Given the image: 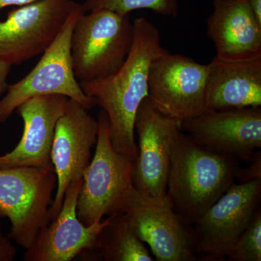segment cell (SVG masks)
<instances>
[{
	"label": "cell",
	"mask_w": 261,
	"mask_h": 261,
	"mask_svg": "<svg viewBox=\"0 0 261 261\" xmlns=\"http://www.w3.org/2000/svg\"><path fill=\"white\" fill-rule=\"evenodd\" d=\"M135 38L126 61L117 73L105 80L80 83L82 90L106 113L113 147L135 163L138 147L135 141L136 114L148 97L149 67L163 50L160 31L143 17L133 22Z\"/></svg>",
	"instance_id": "6da1fadb"
},
{
	"label": "cell",
	"mask_w": 261,
	"mask_h": 261,
	"mask_svg": "<svg viewBox=\"0 0 261 261\" xmlns=\"http://www.w3.org/2000/svg\"><path fill=\"white\" fill-rule=\"evenodd\" d=\"M238 161L196 143L178 129L173 138L166 195L192 225L233 184Z\"/></svg>",
	"instance_id": "7a4b0ae2"
},
{
	"label": "cell",
	"mask_w": 261,
	"mask_h": 261,
	"mask_svg": "<svg viewBox=\"0 0 261 261\" xmlns=\"http://www.w3.org/2000/svg\"><path fill=\"white\" fill-rule=\"evenodd\" d=\"M98 134L93 159L82 177L76 214L86 226L102 221L104 216L126 214L134 188L135 162L113 147L109 118L98 113Z\"/></svg>",
	"instance_id": "3957f363"
},
{
	"label": "cell",
	"mask_w": 261,
	"mask_h": 261,
	"mask_svg": "<svg viewBox=\"0 0 261 261\" xmlns=\"http://www.w3.org/2000/svg\"><path fill=\"white\" fill-rule=\"evenodd\" d=\"M134 38L130 14L106 9L82 12L70 42L75 79L80 83H89L114 75L126 61Z\"/></svg>",
	"instance_id": "277c9868"
},
{
	"label": "cell",
	"mask_w": 261,
	"mask_h": 261,
	"mask_svg": "<svg viewBox=\"0 0 261 261\" xmlns=\"http://www.w3.org/2000/svg\"><path fill=\"white\" fill-rule=\"evenodd\" d=\"M57 185L56 173L43 168L0 169V217L11 223L8 238L25 250L50 224L49 209Z\"/></svg>",
	"instance_id": "5b68a950"
},
{
	"label": "cell",
	"mask_w": 261,
	"mask_h": 261,
	"mask_svg": "<svg viewBox=\"0 0 261 261\" xmlns=\"http://www.w3.org/2000/svg\"><path fill=\"white\" fill-rule=\"evenodd\" d=\"M82 12V5H77L30 73L8 86L6 95L0 100V123L6 121L20 104L37 96L61 94L80 102L88 111L95 106L75 79L70 55L73 27Z\"/></svg>",
	"instance_id": "8992f818"
},
{
	"label": "cell",
	"mask_w": 261,
	"mask_h": 261,
	"mask_svg": "<svg viewBox=\"0 0 261 261\" xmlns=\"http://www.w3.org/2000/svg\"><path fill=\"white\" fill-rule=\"evenodd\" d=\"M208 65L163 48L149 67L148 97L156 108L178 122L203 114Z\"/></svg>",
	"instance_id": "52a82bcc"
},
{
	"label": "cell",
	"mask_w": 261,
	"mask_h": 261,
	"mask_svg": "<svg viewBox=\"0 0 261 261\" xmlns=\"http://www.w3.org/2000/svg\"><path fill=\"white\" fill-rule=\"evenodd\" d=\"M261 178L233 184L192 225L194 250L205 260H226L240 235L260 208Z\"/></svg>",
	"instance_id": "ba28073f"
},
{
	"label": "cell",
	"mask_w": 261,
	"mask_h": 261,
	"mask_svg": "<svg viewBox=\"0 0 261 261\" xmlns=\"http://www.w3.org/2000/svg\"><path fill=\"white\" fill-rule=\"evenodd\" d=\"M79 3L39 0L11 10L0 21V61L18 65L43 54Z\"/></svg>",
	"instance_id": "9c48e42d"
},
{
	"label": "cell",
	"mask_w": 261,
	"mask_h": 261,
	"mask_svg": "<svg viewBox=\"0 0 261 261\" xmlns=\"http://www.w3.org/2000/svg\"><path fill=\"white\" fill-rule=\"evenodd\" d=\"M139 238L150 247L159 261H195L192 225L173 208L167 197L152 198L130 192L126 212Z\"/></svg>",
	"instance_id": "30bf717a"
},
{
	"label": "cell",
	"mask_w": 261,
	"mask_h": 261,
	"mask_svg": "<svg viewBox=\"0 0 261 261\" xmlns=\"http://www.w3.org/2000/svg\"><path fill=\"white\" fill-rule=\"evenodd\" d=\"M180 126L145 98L136 114L138 154L133 173L134 187L141 195L163 199L167 192L173 141Z\"/></svg>",
	"instance_id": "8fae6325"
},
{
	"label": "cell",
	"mask_w": 261,
	"mask_h": 261,
	"mask_svg": "<svg viewBox=\"0 0 261 261\" xmlns=\"http://www.w3.org/2000/svg\"><path fill=\"white\" fill-rule=\"evenodd\" d=\"M97 134V119L80 102L69 98L64 113L57 122L51 146V161L58 185L49 209L51 221L59 214L70 184L83 177Z\"/></svg>",
	"instance_id": "7c38bea8"
},
{
	"label": "cell",
	"mask_w": 261,
	"mask_h": 261,
	"mask_svg": "<svg viewBox=\"0 0 261 261\" xmlns=\"http://www.w3.org/2000/svg\"><path fill=\"white\" fill-rule=\"evenodd\" d=\"M180 129L209 150L250 162L261 148V109L209 111L182 122Z\"/></svg>",
	"instance_id": "4fadbf2b"
},
{
	"label": "cell",
	"mask_w": 261,
	"mask_h": 261,
	"mask_svg": "<svg viewBox=\"0 0 261 261\" xmlns=\"http://www.w3.org/2000/svg\"><path fill=\"white\" fill-rule=\"evenodd\" d=\"M69 98L47 94L27 99L15 110L23 121L21 140L13 151L0 156V169L32 166L55 172L51 150L57 122Z\"/></svg>",
	"instance_id": "5bb4252c"
},
{
	"label": "cell",
	"mask_w": 261,
	"mask_h": 261,
	"mask_svg": "<svg viewBox=\"0 0 261 261\" xmlns=\"http://www.w3.org/2000/svg\"><path fill=\"white\" fill-rule=\"evenodd\" d=\"M82 182L80 178L70 184L59 214L25 250L24 261H70L93 248L110 217L89 226L79 220L76 205Z\"/></svg>",
	"instance_id": "9a60e30c"
},
{
	"label": "cell",
	"mask_w": 261,
	"mask_h": 261,
	"mask_svg": "<svg viewBox=\"0 0 261 261\" xmlns=\"http://www.w3.org/2000/svg\"><path fill=\"white\" fill-rule=\"evenodd\" d=\"M207 20V36L216 58L245 61L261 58V23L248 0H214Z\"/></svg>",
	"instance_id": "2e32d148"
},
{
	"label": "cell",
	"mask_w": 261,
	"mask_h": 261,
	"mask_svg": "<svg viewBox=\"0 0 261 261\" xmlns=\"http://www.w3.org/2000/svg\"><path fill=\"white\" fill-rule=\"evenodd\" d=\"M207 65L205 105L209 111L260 108L261 58L233 62L215 57Z\"/></svg>",
	"instance_id": "e0dca14e"
},
{
	"label": "cell",
	"mask_w": 261,
	"mask_h": 261,
	"mask_svg": "<svg viewBox=\"0 0 261 261\" xmlns=\"http://www.w3.org/2000/svg\"><path fill=\"white\" fill-rule=\"evenodd\" d=\"M93 248L82 252L87 258L105 261H152L153 257L130 224L126 214L109 216Z\"/></svg>",
	"instance_id": "ac0fdd59"
},
{
	"label": "cell",
	"mask_w": 261,
	"mask_h": 261,
	"mask_svg": "<svg viewBox=\"0 0 261 261\" xmlns=\"http://www.w3.org/2000/svg\"><path fill=\"white\" fill-rule=\"evenodd\" d=\"M82 5L84 13L106 9L120 14H130L136 10H150L164 16L176 18L179 10L178 0H86Z\"/></svg>",
	"instance_id": "d6986e66"
},
{
	"label": "cell",
	"mask_w": 261,
	"mask_h": 261,
	"mask_svg": "<svg viewBox=\"0 0 261 261\" xmlns=\"http://www.w3.org/2000/svg\"><path fill=\"white\" fill-rule=\"evenodd\" d=\"M230 261L261 260V211L240 235L226 256Z\"/></svg>",
	"instance_id": "ffe728a7"
},
{
	"label": "cell",
	"mask_w": 261,
	"mask_h": 261,
	"mask_svg": "<svg viewBox=\"0 0 261 261\" xmlns=\"http://www.w3.org/2000/svg\"><path fill=\"white\" fill-rule=\"evenodd\" d=\"M251 164L248 167L243 168L239 166L235 174V179L239 183L244 184L261 178V153L257 152L253 159L250 161Z\"/></svg>",
	"instance_id": "44dd1931"
},
{
	"label": "cell",
	"mask_w": 261,
	"mask_h": 261,
	"mask_svg": "<svg viewBox=\"0 0 261 261\" xmlns=\"http://www.w3.org/2000/svg\"><path fill=\"white\" fill-rule=\"evenodd\" d=\"M17 255V250L8 237L1 231L0 224V261H13Z\"/></svg>",
	"instance_id": "7402d4cb"
},
{
	"label": "cell",
	"mask_w": 261,
	"mask_h": 261,
	"mask_svg": "<svg viewBox=\"0 0 261 261\" xmlns=\"http://www.w3.org/2000/svg\"><path fill=\"white\" fill-rule=\"evenodd\" d=\"M12 65L0 61V95L8 88L7 79L9 75Z\"/></svg>",
	"instance_id": "603a6c76"
},
{
	"label": "cell",
	"mask_w": 261,
	"mask_h": 261,
	"mask_svg": "<svg viewBox=\"0 0 261 261\" xmlns=\"http://www.w3.org/2000/svg\"><path fill=\"white\" fill-rule=\"evenodd\" d=\"M39 0H0V11L9 6H23L31 4Z\"/></svg>",
	"instance_id": "cb8c5ba5"
},
{
	"label": "cell",
	"mask_w": 261,
	"mask_h": 261,
	"mask_svg": "<svg viewBox=\"0 0 261 261\" xmlns=\"http://www.w3.org/2000/svg\"><path fill=\"white\" fill-rule=\"evenodd\" d=\"M248 2L257 20L261 23V0H248Z\"/></svg>",
	"instance_id": "d4e9b609"
}]
</instances>
